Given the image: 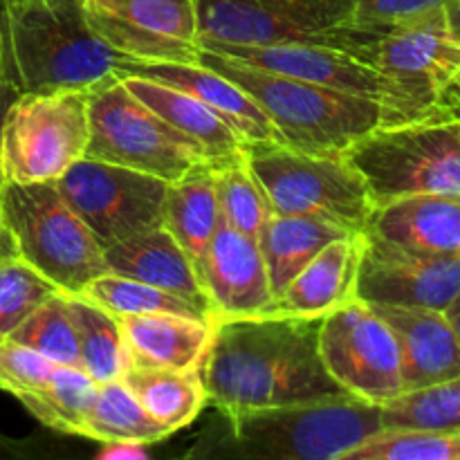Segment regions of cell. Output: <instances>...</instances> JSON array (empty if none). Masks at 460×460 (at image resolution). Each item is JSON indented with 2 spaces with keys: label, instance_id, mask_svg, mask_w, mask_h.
I'll use <instances>...</instances> for the list:
<instances>
[{
  "label": "cell",
  "instance_id": "1",
  "mask_svg": "<svg viewBox=\"0 0 460 460\" xmlns=\"http://www.w3.org/2000/svg\"><path fill=\"white\" fill-rule=\"evenodd\" d=\"M323 317H252L214 322L202 364L207 398L223 416L346 395L319 353Z\"/></svg>",
  "mask_w": 460,
  "mask_h": 460
},
{
  "label": "cell",
  "instance_id": "2",
  "mask_svg": "<svg viewBox=\"0 0 460 460\" xmlns=\"http://www.w3.org/2000/svg\"><path fill=\"white\" fill-rule=\"evenodd\" d=\"M0 34L21 93H90L135 63L97 34L84 0H7Z\"/></svg>",
  "mask_w": 460,
  "mask_h": 460
},
{
  "label": "cell",
  "instance_id": "3",
  "mask_svg": "<svg viewBox=\"0 0 460 460\" xmlns=\"http://www.w3.org/2000/svg\"><path fill=\"white\" fill-rule=\"evenodd\" d=\"M380 429L382 404L346 394L225 416V434L200 440L191 456L344 460Z\"/></svg>",
  "mask_w": 460,
  "mask_h": 460
},
{
  "label": "cell",
  "instance_id": "4",
  "mask_svg": "<svg viewBox=\"0 0 460 460\" xmlns=\"http://www.w3.org/2000/svg\"><path fill=\"white\" fill-rule=\"evenodd\" d=\"M198 63L220 72L252 94L283 144L310 153H344L358 139L389 124L382 103L279 75L241 58L200 48Z\"/></svg>",
  "mask_w": 460,
  "mask_h": 460
},
{
  "label": "cell",
  "instance_id": "5",
  "mask_svg": "<svg viewBox=\"0 0 460 460\" xmlns=\"http://www.w3.org/2000/svg\"><path fill=\"white\" fill-rule=\"evenodd\" d=\"M245 162L272 214L310 216L364 234L373 198L344 153H310L283 142H247Z\"/></svg>",
  "mask_w": 460,
  "mask_h": 460
},
{
  "label": "cell",
  "instance_id": "6",
  "mask_svg": "<svg viewBox=\"0 0 460 460\" xmlns=\"http://www.w3.org/2000/svg\"><path fill=\"white\" fill-rule=\"evenodd\" d=\"M200 40L229 45L304 43L371 63L377 31L353 22V0H198Z\"/></svg>",
  "mask_w": 460,
  "mask_h": 460
},
{
  "label": "cell",
  "instance_id": "7",
  "mask_svg": "<svg viewBox=\"0 0 460 460\" xmlns=\"http://www.w3.org/2000/svg\"><path fill=\"white\" fill-rule=\"evenodd\" d=\"M373 205L418 193L460 196V121L452 115L377 126L344 151Z\"/></svg>",
  "mask_w": 460,
  "mask_h": 460
},
{
  "label": "cell",
  "instance_id": "8",
  "mask_svg": "<svg viewBox=\"0 0 460 460\" xmlns=\"http://www.w3.org/2000/svg\"><path fill=\"white\" fill-rule=\"evenodd\" d=\"M0 209L18 256L66 295H84L111 272L102 245L54 182H3Z\"/></svg>",
  "mask_w": 460,
  "mask_h": 460
},
{
  "label": "cell",
  "instance_id": "9",
  "mask_svg": "<svg viewBox=\"0 0 460 460\" xmlns=\"http://www.w3.org/2000/svg\"><path fill=\"white\" fill-rule=\"evenodd\" d=\"M88 119L90 160L126 166L169 184L209 164L205 151L139 102L121 76L90 90Z\"/></svg>",
  "mask_w": 460,
  "mask_h": 460
},
{
  "label": "cell",
  "instance_id": "10",
  "mask_svg": "<svg viewBox=\"0 0 460 460\" xmlns=\"http://www.w3.org/2000/svg\"><path fill=\"white\" fill-rule=\"evenodd\" d=\"M88 137V93H22L0 135L3 182H54L85 157Z\"/></svg>",
  "mask_w": 460,
  "mask_h": 460
},
{
  "label": "cell",
  "instance_id": "11",
  "mask_svg": "<svg viewBox=\"0 0 460 460\" xmlns=\"http://www.w3.org/2000/svg\"><path fill=\"white\" fill-rule=\"evenodd\" d=\"M54 184L102 250L164 225L169 182L153 175L81 157Z\"/></svg>",
  "mask_w": 460,
  "mask_h": 460
},
{
  "label": "cell",
  "instance_id": "12",
  "mask_svg": "<svg viewBox=\"0 0 460 460\" xmlns=\"http://www.w3.org/2000/svg\"><path fill=\"white\" fill-rule=\"evenodd\" d=\"M319 353L346 394L386 404L404 391L394 331L364 301L353 299L323 314Z\"/></svg>",
  "mask_w": 460,
  "mask_h": 460
},
{
  "label": "cell",
  "instance_id": "13",
  "mask_svg": "<svg viewBox=\"0 0 460 460\" xmlns=\"http://www.w3.org/2000/svg\"><path fill=\"white\" fill-rule=\"evenodd\" d=\"M371 66L400 90L409 121L440 115V94L460 75V43L449 30L445 7L377 31Z\"/></svg>",
  "mask_w": 460,
  "mask_h": 460
},
{
  "label": "cell",
  "instance_id": "14",
  "mask_svg": "<svg viewBox=\"0 0 460 460\" xmlns=\"http://www.w3.org/2000/svg\"><path fill=\"white\" fill-rule=\"evenodd\" d=\"M97 34L135 63H198V0H84Z\"/></svg>",
  "mask_w": 460,
  "mask_h": 460
},
{
  "label": "cell",
  "instance_id": "15",
  "mask_svg": "<svg viewBox=\"0 0 460 460\" xmlns=\"http://www.w3.org/2000/svg\"><path fill=\"white\" fill-rule=\"evenodd\" d=\"M200 48L241 58L252 66L279 72V75L340 90V93L353 94V97L371 99V102L382 103L386 108L389 124L409 121L404 99L394 81L382 75L371 63L362 61L349 52H341V49L304 43L229 45L214 43V40H200Z\"/></svg>",
  "mask_w": 460,
  "mask_h": 460
},
{
  "label": "cell",
  "instance_id": "16",
  "mask_svg": "<svg viewBox=\"0 0 460 460\" xmlns=\"http://www.w3.org/2000/svg\"><path fill=\"white\" fill-rule=\"evenodd\" d=\"M358 299L447 313L460 299V256L407 250L364 234Z\"/></svg>",
  "mask_w": 460,
  "mask_h": 460
},
{
  "label": "cell",
  "instance_id": "17",
  "mask_svg": "<svg viewBox=\"0 0 460 460\" xmlns=\"http://www.w3.org/2000/svg\"><path fill=\"white\" fill-rule=\"evenodd\" d=\"M196 272L214 322L261 314L274 296L259 241L236 232L223 216Z\"/></svg>",
  "mask_w": 460,
  "mask_h": 460
},
{
  "label": "cell",
  "instance_id": "18",
  "mask_svg": "<svg viewBox=\"0 0 460 460\" xmlns=\"http://www.w3.org/2000/svg\"><path fill=\"white\" fill-rule=\"evenodd\" d=\"M368 305L394 331L404 391L425 389L460 376V341L447 314L407 305Z\"/></svg>",
  "mask_w": 460,
  "mask_h": 460
},
{
  "label": "cell",
  "instance_id": "19",
  "mask_svg": "<svg viewBox=\"0 0 460 460\" xmlns=\"http://www.w3.org/2000/svg\"><path fill=\"white\" fill-rule=\"evenodd\" d=\"M364 234H346L328 243L261 314L323 317L358 299V274Z\"/></svg>",
  "mask_w": 460,
  "mask_h": 460
},
{
  "label": "cell",
  "instance_id": "20",
  "mask_svg": "<svg viewBox=\"0 0 460 460\" xmlns=\"http://www.w3.org/2000/svg\"><path fill=\"white\" fill-rule=\"evenodd\" d=\"M121 75H139L162 81L200 99L223 117L243 142H283L263 108L241 85L202 63H128Z\"/></svg>",
  "mask_w": 460,
  "mask_h": 460
},
{
  "label": "cell",
  "instance_id": "21",
  "mask_svg": "<svg viewBox=\"0 0 460 460\" xmlns=\"http://www.w3.org/2000/svg\"><path fill=\"white\" fill-rule=\"evenodd\" d=\"M368 236L427 254L460 256V196L418 193L373 209Z\"/></svg>",
  "mask_w": 460,
  "mask_h": 460
},
{
  "label": "cell",
  "instance_id": "22",
  "mask_svg": "<svg viewBox=\"0 0 460 460\" xmlns=\"http://www.w3.org/2000/svg\"><path fill=\"white\" fill-rule=\"evenodd\" d=\"M130 367L200 371L209 353L214 322L187 314L157 313L117 317Z\"/></svg>",
  "mask_w": 460,
  "mask_h": 460
},
{
  "label": "cell",
  "instance_id": "23",
  "mask_svg": "<svg viewBox=\"0 0 460 460\" xmlns=\"http://www.w3.org/2000/svg\"><path fill=\"white\" fill-rule=\"evenodd\" d=\"M108 270L191 301L214 317L196 265L164 225L103 250Z\"/></svg>",
  "mask_w": 460,
  "mask_h": 460
},
{
  "label": "cell",
  "instance_id": "24",
  "mask_svg": "<svg viewBox=\"0 0 460 460\" xmlns=\"http://www.w3.org/2000/svg\"><path fill=\"white\" fill-rule=\"evenodd\" d=\"M121 81L139 102L155 111L166 124L173 126L184 137L193 139L205 151L207 160L214 169H220V166L243 157L245 142L241 139V135L200 99L173 88V85L139 75H121Z\"/></svg>",
  "mask_w": 460,
  "mask_h": 460
},
{
  "label": "cell",
  "instance_id": "25",
  "mask_svg": "<svg viewBox=\"0 0 460 460\" xmlns=\"http://www.w3.org/2000/svg\"><path fill=\"white\" fill-rule=\"evenodd\" d=\"M346 234L355 232H346L337 225L310 216L270 214L256 241L265 259L272 295L277 296L328 243Z\"/></svg>",
  "mask_w": 460,
  "mask_h": 460
},
{
  "label": "cell",
  "instance_id": "26",
  "mask_svg": "<svg viewBox=\"0 0 460 460\" xmlns=\"http://www.w3.org/2000/svg\"><path fill=\"white\" fill-rule=\"evenodd\" d=\"M220 223L216 196V169L200 164L178 182H171L164 198V227L180 243L193 265L205 254Z\"/></svg>",
  "mask_w": 460,
  "mask_h": 460
},
{
  "label": "cell",
  "instance_id": "27",
  "mask_svg": "<svg viewBox=\"0 0 460 460\" xmlns=\"http://www.w3.org/2000/svg\"><path fill=\"white\" fill-rule=\"evenodd\" d=\"M124 382L144 411L171 434L191 425L209 400L200 371L130 367Z\"/></svg>",
  "mask_w": 460,
  "mask_h": 460
},
{
  "label": "cell",
  "instance_id": "28",
  "mask_svg": "<svg viewBox=\"0 0 460 460\" xmlns=\"http://www.w3.org/2000/svg\"><path fill=\"white\" fill-rule=\"evenodd\" d=\"M84 436L103 445L121 443L148 447L169 438L171 431L153 420L128 389L124 377H117L99 382L97 395L85 418Z\"/></svg>",
  "mask_w": 460,
  "mask_h": 460
},
{
  "label": "cell",
  "instance_id": "29",
  "mask_svg": "<svg viewBox=\"0 0 460 460\" xmlns=\"http://www.w3.org/2000/svg\"><path fill=\"white\" fill-rule=\"evenodd\" d=\"M66 304L75 323L81 368L94 382L124 377L130 368V358L119 319L84 295H66Z\"/></svg>",
  "mask_w": 460,
  "mask_h": 460
},
{
  "label": "cell",
  "instance_id": "30",
  "mask_svg": "<svg viewBox=\"0 0 460 460\" xmlns=\"http://www.w3.org/2000/svg\"><path fill=\"white\" fill-rule=\"evenodd\" d=\"M97 386L99 382L81 367H57L40 389L22 395L18 402L49 429L84 436L85 418L97 395Z\"/></svg>",
  "mask_w": 460,
  "mask_h": 460
},
{
  "label": "cell",
  "instance_id": "31",
  "mask_svg": "<svg viewBox=\"0 0 460 460\" xmlns=\"http://www.w3.org/2000/svg\"><path fill=\"white\" fill-rule=\"evenodd\" d=\"M382 429L460 434V376L425 389L404 391L382 404Z\"/></svg>",
  "mask_w": 460,
  "mask_h": 460
},
{
  "label": "cell",
  "instance_id": "32",
  "mask_svg": "<svg viewBox=\"0 0 460 460\" xmlns=\"http://www.w3.org/2000/svg\"><path fill=\"white\" fill-rule=\"evenodd\" d=\"M84 296L93 301V304L102 305L103 310H108L115 317L173 313L187 314V317L211 319L214 322V317L207 310L198 308L191 301L115 272H106L94 279L84 290Z\"/></svg>",
  "mask_w": 460,
  "mask_h": 460
},
{
  "label": "cell",
  "instance_id": "33",
  "mask_svg": "<svg viewBox=\"0 0 460 460\" xmlns=\"http://www.w3.org/2000/svg\"><path fill=\"white\" fill-rule=\"evenodd\" d=\"M36 350L58 367H81L75 323L67 313L66 292L49 296L9 337Z\"/></svg>",
  "mask_w": 460,
  "mask_h": 460
},
{
  "label": "cell",
  "instance_id": "34",
  "mask_svg": "<svg viewBox=\"0 0 460 460\" xmlns=\"http://www.w3.org/2000/svg\"><path fill=\"white\" fill-rule=\"evenodd\" d=\"M216 196L225 223L245 236L259 238L261 227L270 218L272 209L263 189L247 166L245 153L238 160L216 169Z\"/></svg>",
  "mask_w": 460,
  "mask_h": 460
},
{
  "label": "cell",
  "instance_id": "35",
  "mask_svg": "<svg viewBox=\"0 0 460 460\" xmlns=\"http://www.w3.org/2000/svg\"><path fill=\"white\" fill-rule=\"evenodd\" d=\"M344 460H460V434L380 429Z\"/></svg>",
  "mask_w": 460,
  "mask_h": 460
},
{
  "label": "cell",
  "instance_id": "36",
  "mask_svg": "<svg viewBox=\"0 0 460 460\" xmlns=\"http://www.w3.org/2000/svg\"><path fill=\"white\" fill-rule=\"evenodd\" d=\"M58 292L52 281L21 256L0 259V341L9 340L40 304Z\"/></svg>",
  "mask_w": 460,
  "mask_h": 460
},
{
  "label": "cell",
  "instance_id": "37",
  "mask_svg": "<svg viewBox=\"0 0 460 460\" xmlns=\"http://www.w3.org/2000/svg\"><path fill=\"white\" fill-rule=\"evenodd\" d=\"M57 367L27 346L12 340L0 341V391H7L16 400L40 389Z\"/></svg>",
  "mask_w": 460,
  "mask_h": 460
},
{
  "label": "cell",
  "instance_id": "38",
  "mask_svg": "<svg viewBox=\"0 0 460 460\" xmlns=\"http://www.w3.org/2000/svg\"><path fill=\"white\" fill-rule=\"evenodd\" d=\"M440 7H445V0H353V22L373 30H389Z\"/></svg>",
  "mask_w": 460,
  "mask_h": 460
},
{
  "label": "cell",
  "instance_id": "39",
  "mask_svg": "<svg viewBox=\"0 0 460 460\" xmlns=\"http://www.w3.org/2000/svg\"><path fill=\"white\" fill-rule=\"evenodd\" d=\"M21 88L13 81L12 70H9V58L7 52H4V43H3V34H0V135H3V124H4V115H7L9 106L21 97ZM0 184H3V173H0Z\"/></svg>",
  "mask_w": 460,
  "mask_h": 460
},
{
  "label": "cell",
  "instance_id": "40",
  "mask_svg": "<svg viewBox=\"0 0 460 460\" xmlns=\"http://www.w3.org/2000/svg\"><path fill=\"white\" fill-rule=\"evenodd\" d=\"M438 111L460 119V75L454 76V79L445 85L443 94H440L438 99Z\"/></svg>",
  "mask_w": 460,
  "mask_h": 460
},
{
  "label": "cell",
  "instance_id": "41",
  "mask_svg": "<svg viewBox=\"0 0 460 460\" xmlns=\"http://www.w3.org/2000/svg\"><path fill=\"white\" fill-rule=\"evenodd\" d=\"M144 447L139 445H121V443H111L106 445L99 458H144Z\"/></svg>",
  "mask_w": 460,
  "mask_h": 460
},
{
  "label": "cell",
  "instance_id": "42",
  "mask_svg": "<svg viewBox=\"0 0 460 460\" xmlns=\"http://www.w3.org/2000/svg\"><path fill=\"white\" fill-rule=\"evenodd\" d=\"M7 256H18V250L12 232H9L7 223L3 218V209H0V259H7Z\"/></svg>",
  "mask_w": 460,
  "mask_h": 460
},
{
  "label": "cell",
  "instance_id": "43",
  "mask_svg": "<svg viewBox=\"0 0 460 460\" xmlns=\"http://www.w3.org/2000/svg\"><path fill=\"white\" fill-rule=\"evenodd\" d=\"M445 16H447L454 39L460 43V0H445Z\"/></svg>",
  "mask_w": 460,
  "mask_h": 460
},
{
  "label": "cell",
  "instance_id": "44",
  "mask_svg": "<svg viewBox=\"0 0 460 460\" xmlns=\"http://www.w3.org/2000/svg\"><path fill=\"white\" fill-rule=\"evenodd\" d=\"M21 445L13 443V440L4 438L0 436V458H7V456H21Z\"/></svg>",
  "mask_w": 460,
  "mask_h": 460
},
{
  "label": "cell",
  "instance_id": "45",
  "mask_svg": "<svg viewBox=\"0 0 460 460\" xmlns=\"http://www.w3.org/2000/svg\"><path fill=\"white\" fill-rule=\"evenodd\" d=\"M445 314H447L449 323H452L454 332H456V337H458V341H460V299Z\"/></svg>",
  "mask_w": 460,
  "mask_h": 460
},
{
  "label": "cell",
  "instance_id": "46",
  "mask_svg": "<svg viewBox=\"0 0 460 460\" xmlns=\"http://www.w3.org/2000/svg\"><path fill=\"white\" fill-rule=\"evenodd\" d=\"M0 13H3V0H0Z\"/></svg>",
  "mask_w": 460,
  "mask_h": 460
},
{
  "label": "cell",
  "instance_id": "47",
  "mask_svg": "<svg viewBox=\"0 0 460 460\" xmlns=\"http://www.w3.org/2000/svg\"><path fill=\"white\" fill-rule=\"evenodd\" d=\"M4 3H7V0H3V4H4Z\"/></svg>",
  "mask_w": 460,
  "mask_h": 460
},
{
  "label": "cell",
  "instance_id": "48",
  "mask_svg": "<svg viewBox=\"0 0 460 460\" xmlns=\"http://www.w3.org/2000/svg\"><path fill=\"white\" fill-rule=\"evenodd\" d=\"M458 121H460V119H458Z\"/></svg>",
  "mask_w": 460,
  "mask_h": 460
}]
</instances>
